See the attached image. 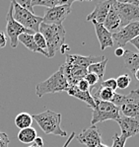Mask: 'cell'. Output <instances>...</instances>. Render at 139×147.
I'll return each instance as SVG.
<instances>
[{"label": "cell", "instance_id": "6da1fadb", "mask_svg": "<svg viewBox=\"0 0 139 147\" xmlns=\"http://www.w3.org/2000/svg\"><path fill=\"white\" fill-rule=\"evenodd\" d=\"M39 32L44 36L46 42V51L48 58L55 55L57 51L65 44L66 32L62 25H50L42 23Z\"/></svg>", "mask_w": 139, "mask_h": 147}, {"label": "cell", "instance_id": "7a4b0ae2", "mask_svg": "<svg viewBox=\"0 0 139 147\" xmlns=\"http://www.w3.org/2000/svg\"><path fill=\"white\" fill-rule=\"evenodd\" d=\"M32 117L37 121V123L46 134L59 135L61 137H65L67 135L65 130L62 129L60 126L61 115L59 113H54L50 110H48L41 114L33 115Z\"/></svg>", "mask_w": 139, "mask_h": 147}, {"label": "cell", "instance_id": "3957f363", "mask_svg": "<svg viewBox=\"0 0 139 147\" xmlns=\"http://www.w3.org/2000/svg\"><path fill=\"white\" fill-rule=\"evenodd\" d=\"M69 85L67 83L65 77L63 74L62 66L57 70L55 73H53L50 77H48L46 80L42 81L36 86V94L39 98H42V96L46 94H53L57 92H66Z\"/></svg>", "mask_w": 139, "mask_h": 147}, {"label": "cell", "instance_id": "277c9868", "mask_svg": "<svg viewBox=\"0 0 139 147\" xmlns=\"http://www.w3.org/2000/svg\"><path fill=\"white\" fill-rule=\"evenodd\" d=\"M95 101V108L92 110L91 124L96 125L99 123L106 121H118L120 117V108L111 102H104L100 100Z\"/></svg>", "mask_w": 139, "mask_h": 147}, {"label": "cell", "instance_id": "5b68a950", "mask_svg": "<svg viewBox=\"0 0 139 147\" xmlns=\"http://www.w3.org/2000/svg\"><path fill=\"white\" fill-rule=\"evenodd\" d=\"M13 4V18L16 22L24 28L33 31L34 33H38L40 29V25L42 23V17L35 15L34 13L29 12L28 10L22 8L16 2V0L12 1Z\"/></svg>", "mask_w": 139, "mask_h": 147}, {"label": "cell", "instance_id": "8992f818", "mask_svg": "<svg viewBox=\"0 0 139 147\" xmlns=\"http://www.w3.org/2000/svg\"><path fill=\"white\" fill-rule=\"evenodd\" d=\"M113 5L120 16L122 28L133 22H139V8L128 3L127 0H113Z\"/></svg>", "mask_w": 139, "mask_h": 147}, {"label": "cell", "instance_id": "52a82bcc", "mask_svg": "<svg viewBox=\"0 0 139 147\" xmlns=\"http://www.w3.org/2000/svg\"><path fill=\"white\" fill-rule=\"evenodd\" d=\"M6 18H7V24H6V32H7V36L10 39V46L13 49H16L18 46V38H19L20 35L22 34H31V35H34V32L30 31L28 29L24 28L22 25H20L18 22H16L13 18V4L11 2L10 7H9V10L7 12V15H6Z\"/></svg>", "mask_w": 139, "mask_h": 147}, {"label": "cell", "instance_id": "ba28073f", "mask_svg": "<svg viewBox=\"0 0 139 147\" xmlns=\"http://www.w3.org/2000/svg\"><path fill=\"white\" fill-rule=\"evenodd\" d=\"M120 111L123 117L139 119V90H132L129 94L124 95Z\"/></svg>", "mask_w": 139, "mask_h": 147}, {"label": "cell", "instance_id": "9c48e42d", "mask_svg": "<svg viewBox=\"0 0 139 147\" xmlns=\"http://www.w3.org/2000/svg\"><path fill=\"white\" fill-rule=\"evenodd\" d=\"M71 5L72 4H65V5L46 9L44 16L42 17V23L50 25H62L67 16L71 13Z\"/></svg>", "mask_w": 139, "mask_h": 147}, {"label": "cell", "instance_id": "30bf717a", "mask_svg": "<svg viewBox=\"0 0 139 147\" xmlns=\"http://www.w3.org/2000/svg\"><path fill=\"white\" fill-rule=\"evenodd\" d=\"M139 36V22H133L126 26L122 27L118 33L113 34V42H115L118 47L124 49L127 42L135 39Z\"/></svg>", "mask_w": 139, "mask_h": 147}, {"label": "cell", "instance_id": "8fae6325", "mask_svg": "<svg viewBox=\"0 0 139 147\" xmlns=\"http://www.w3.org/2000/svg\"><path fill=\"white\" fill-rule=\"evenodd\" d=\"M76 138L87 147H97L102 144V134L96 125H91L86 129H83Z\"/></svg>", "mask_w": 139, "mask_h": 147}, {"label": "cell", "instance_id": "7c38bea8", "mask_svg": "<svg viewBox=\"0 0 139 147\" xmlns=\"http://www.w3.org/2000/svg\"><path fill=\"white\" fill-rule=\"evenodd\" d=\"M62 66L63 69V74L65 77L67 83L69 86H76L78 82L81 79H84L85 76L88 73L87 68L81 66H77V65L69 64V63H64Z\"/></svg>", "mask_w": 139, "mask_h": 147}, {"label": "cell", "instance_id": "4fadbf2b", "mask_svg": "<svg viewBox=\"0 0 139 147\" xmlns=\"http://www.w3.org/2000/svg\"><path fill=\"white\" fill-rule=\"evenodd\" d=\"M116 123L120 127V131H122L120 135L126 139L139 133V119L120 116Z\"/></svg>", "mask_w": 139, "mask_h": 147}, {"label": "cell", "instance_id": "5bb4252c", "mask_svg": "<svg viewBox=\"0 0 139 147\" xmlns=\"http://www.w3.org/2000/svg\"><path fill=\"white\" fill-rule=\"evenodd\" d=\"M104 55H80V54H66V63L73 65H77V66H81L84 68H88L93 63H97L102 61L105 59Z\"/></svg>", "mask_w": 139, "mask_h": 147}, {"label": "cell", "instance_id": "9a60e30c", "mask_svg": "<svg viewBox=\"0 0 139 147\" xmlns=\"http://www.w3.org/2000/svg\"><path fill=\"white\" fill-rule=\"evenodd\" d=\"M111 2H113V0L98 2L93 12L87 16V21H95L99 24H104L107 13H109V7L111 5Z\"/></svg>", "mask_w": 139, "mask_h": 147}, {"label": "cell", "instance_id": "2e32d148", "mask_svg": "<svg viewBox=\"0 0 139 147\" xmlns=\"http://www.w3.org/2000/svg\"><path fill=\"white\" fill-rule=\"evenodd\" d=\"M92 23L95 27V32L100 42L101 51H105L107 47H113L115 45L113 40V34L109 33L102 24H99L95 21H92Z\"/></svg>", "mask_w": 139, "mask_h": 147}, {"label": "cell", "instance_id": "e0dca14e", "mask_svg": "<svg viewBox=\"0 0 139 147\" xmlns=\"http://www.w3.org/2000/svg\"><path fill=\"white\" fill-rule=\"evenodd\" d=\"M103 26L111 34L118 33V32L122 29V23H120V16H118V12H116V10L115 8V5H113V2H111V7H109V13H107L106 20H105Z\"/></svg>", "mask_w": 139, "mask_h": 147}, {"label": "cell", "instance_id": "ac0fdd59", "mask_svg": "<svg viewBox=\"0 0 139 147\" xmlns=\"http://www.w3.org/2000/svg\"><path fill=\"white\" fill-rule=\"evenodd\" d=\"M122 57L124 62V68L128 70L130 75L133 76L134 72L139 69V53H135L129 49H125Z\"/></svg>", "mask_w": 139, "mask_h": 147}, {"label": "cell", "instance_id": "d6986e66", "mask_svg": "<svg viewBox=\"0 0 139 147\" xmlns=\"http://www.w3.org/2000/svg\"><path fill=\"white\" fill-rule=\"evenodd\" d=\"M66 92L69 96L75 97V98L79 99V100L83 101L84 103H86L87 106L90 107L92 110L95 108V101H94L93 97L91 96L90 91L82 92L80 90H78V88L76 86H69L68 89L66 90Z\"/></svg>", "mask_w": 139, "mask_h": 147}, {"label": "cell", "instance_id": "ffe728a7", "mask_svg": "<svg viewBox=\"0 0 139 147\" xmlns=\"http://www.w3.org/2000/svg\"><path fill=\"white\" fill-rule=\"evenodd\" d=\"M33 36L34 35H31V34H22V35L19 36L18 40H19L20 42H22V44H23L24 46L29 49V51H33V53H42V54H44V56L48 57V53H46V51H42V49L38 47V46L36 45V42H35V40H34Z\"/></svg>", "mask_w": 139, "mask_h": 147}, {"label": "cell", "instance_id": "44dd1931", "mask_svg": "<svg viewBox=\"0 0 139 147\" xmlns=\"http://www.w3.org/2000/svg\"><path fill=\"white\" fill-rule=\"evenodd\" d=\"M37 130L34 127H28V128H24L21 129L18 133V139L21 142L26 144H31L34 143L35 139L37 138Z\"/></svg>", "mask_w": 139, "mask_h": 147}, {"label": "cell", "instance_id": "7402d4cb", "mask_svg": "<svg viewBox=\"0 0 139 147\" xmlns=\"http://www.w3.org/2000/svg\"><path fill=\"white\" fill-rule=\"evenodd\" d=\"M73 0H32L33 6H44L46 8H53L56 6L65 5V4H72Z\"/></svg>", "mask_w": 139, "mask_h": 147}, {"label": "cell", "instance_id": "603a6c76", "mask_svg": "<svg viewBox=\"0 0 139 147\" xmlns=\"http://www.w3.org/2000/svg\"><path fill=\"white\" fill-rule=\"evenodd\" d=\"M107 61H109V59L105 58V59H103L102 61H100V62L93 63L90 66H88L87 70H88L89 73L95 74V75L98 76L100 80H102L105 75V72H106V66H107Z\"/></svg>", "mask_w": 139, "mask_h": 147}, {"label": "cell", "instance_id": "cb8c5ba5", "mask_svg": "<svg viewBox=\"0 0 139 147\" xmlns=\"http://www.w3.org/2000/svg\"><path fill=\"white\" fill-rule=\"evenodd\" d=\"M33 121L34 119L30 114H28V113H21V114L17 115V117H15V124L21 130L24 129V128L31 127Z\"/></svg>", "mask_w": 139, "mask_h": 147}, {"label": "cell", "instance_id": "d4e9b609", "mask_svg": "<svg viewBox=\"0 0 139 147\" xmlns=\"http://www.w3.org/2000/svg\"><path fill=\"white\" fill-rule=\"evenodd\" d=\"M116 81V86L120 89H126L131 83V77L128 74H122V75L118 76L115 79Z\"/></svg>", "mask_w": 139, "mask_h": 147}, {"label": "cell", "instance_id": "484cf974", "mask_svg": "<svg viewBox=\"0 0 139 147\" xmlns=\"http://www.w3.org/2000/svg\"><path fill=\"white\" fill-rule=\"evenodd\" d=\"M33 37H34V40H35V42L38 46V47L42 49V51H46V40H44V36H42L40 32H38V33L34 34ZM46 53H48V51H46Z\"/></svg>", "mask_w": 139, "mask_h": 147}, {"label": "cell", "instance_id": "4316f807", "mask_svg": "<svg viewBox=\"0 0 139 147\" xmlns=\"http://www.w3.org/2000/svg\"><path fill=\"white\" fill-rule=\"evenodd\" d=\"M99 84H100L101 87L107 88V89H111L115 92V90L118 89L115 78H109V79H107V80H102Z\"/></svg>", "mask_w": 139, "mask_h": 147}, {"label": "cell", "instance_id": "83f0119b", "mask_svg": "<svg viewBox=\"0 0 139 147\" xmlns=\"http://www.w3.org/2000/svg\"><path fill=\"white\" fill-rule=\"evenodd\" d=\"M126 140L127 139L125 137L118 134V133H115L113 137V147H124Z\"/></svg>", "mask_w": 139, "mask_h": 147}, {"label": "cell", "instance_id": "f1b7e54d", "mask_svg": "<svg viewBox=\"0 0 139 147\" xmlns=\"http://www.w3.org/2000/svg\"><path fill=\"white\" fill-rule=\"evenodd\" d=\"M85 80L87 81V83L89 84V86H90V88L92 87H94L95 85H97L100 81H102V80H100L99 79V77L97 75H95V74H93V73H87V75L85 76Z\"/></svg>", "mask_w": 139, "mask_h": 147}, {"label": "cell", "instance_id": "f546056e", "mask_svg": "<svg viewBox=\"0 0 139 147\" xmlns=\"http://www.w3.org/2000/svg\"><path fill=\"white\" fill-rule=\"evenodd\" d=\"M16 2L22 8L26 9V10H28L31 13H34V6L32 3V0H21V1L17 0Z\"/></svg>", "mask_w": 139, "mask_h": 147}, {"label": "cell", "instance_id": "4dcf8cb0", "mask_svg": "<svg viewBox=\"0 0 139 147\" xmlns=\"http://www.w3.org/2000/svg\"><path fill=\"white\" fill-rule=\"evenodd\" d=\"M76 87L78 88V90H80V91H82V92L90 91V86H89V84L87 83V81L85 80V79H81V80L76 84Z\"/></svg>", "mask_w": 139, "mask_h": 147}, {"label": "cell", "instance_id": "1f68e13d", "mask_svg": "<svg viewBox=\"0 0 139 147\" xmlns=\"http://www.w3.org/2000/svg\"><path fill=\"white\" fill-rule=\"evenodd\" d=\"M9 137L5 132L0 131V147H8L9 145Z\"/></svg>", "mask_w": 139, "mask_h": 147}, {"label": "cell", "instance_id": "d6a6232c", "mask_svg": "<svg viewBox=\"0 0 139 147\" xmlns=\"http://www.w3.org/2000/svg\"><path fill=\"white\" fill-rule=\"evenodd\" d=\"M6 42H7V39H6V35L3 32H0V49L6 46Z\"/></svg>", "mask_w": 139, "mask_h": 147}, {"label": "cell", "instance_id": "836d02e7", "mask_svg": "<svg viewBox=\"0 0 139 147\" xmlns=\"http://www.w3.org/2000/svg\"><path fill=\"white\" fill-rule=\"evenodd\" d=\"M34 143H35V145L37 147H42V146H44V140H42V137L37 136V138L35 139Z\"/></svg>", "mask_w": 139, "mask_h": 147}, {"label": "cell", "instance_id": "e575fe53", "mask_svg": "<svg viewBox=\"0 0 139 147\" xmlns=\"http://www.w3.org/2000/svg\"><path fill=\"white\" fill-rule=\"evenodd\" d=\"M124 49H122V47H118V49L115 51V54L118 57H120V56H123V54H124Z\"/></svg>", "mask_w": 139, "mask_h": 147}, {"label": "cell", "instance_id": "d590c367", "mask_svg": "<svg viewBox=\"0 0 139 147\" xmlns=\"http://www.w3.org/2000/svg\"><path fill=\"white\" fill-rule=\"evenodd\" d=\"M74 137H75V132L73 131V132L70 134V136L68 137V139H67V141L65 142V143H64V145L62 146V147H68V145H69V144H70V142L72 141Z\"/></svg>", "mask_w": 139, "mask_h": 147}, {"label": "cell", "instance_id": "8d00e7d4", "mask_svg": "<svg viewBox=\"0 0 139 147\" xmlns=\"http://www.w3.org/2000/svg\"><path fill=\"white\" fill-rule=\"evenodd\" d=\"M129 42L133 45V46L135 47L136 49H138V51H139V36H138V37H136L135 39H133L132 40H130V42Z\"/></svg>", "mask_w": 139, "mask_h": 147}, {"label": "cell", "instance_id": "74e56055", "mask_svg": "<svg viewBox=\"0 0 139 147\" xmlns=\"http://www.w3.org/2000/svg\"><path fill=\"white\" fill-rule=\"evenodd\" d=\"M69 49H70V47H68V45H66V44H64L63 46H62L61 47H60V53H65L67 51H69Z\"/></svg>", "mask_w": 139, "mask_h": 147}, {"label": "cell", "instance_id": "f35d334b", "mask_svg": "<svg viewBox=\"0 0 139 147\" xmlns=\"http://www.w3.org/2000/svg\"><path fill=\"white\" fill-rule=\"evenodd\" d=\"M127 2H128V3H130V4H132V5H134V6H136V7H138V8H139V0H134V1H131V0H127Z\"/></svg>", "mask_w": 139, "mask_h": 147}, {"label": "cell", "instance_id": "ab89813d", "mask_svg": "<svg viewBox=\"0 0 139 147\" xmlns=\"http://www.w3.org/2000/svg\"><path fill=\"white\" fill-rule=\"evenodd\" d=\"M133 77L135 78L137 81H139V69H137L135 72H134V75H133Z\"/></svg>", "mask_w": 139, "mask_h": 147}, {"label": "cell", "instance_id": "60d3db41", "mask_svg": "<svg viewBox=\"0 0 139 147\" xmlns=\"http://www.w3.org/2000/svg\"><path fill=\"white\" fill-rule=\"evenodd\" d=\"M97 147H109V146H107V145H105V144H100V145H98Z\"/></svg>", "mask_w": 139, "mask_h": 147}, {"label": "cell", "instance_id": "b9f144b4", "mask_svg": "<svg viewBox=\"0 0 139 147\" xmlns=\"http://www.w3.org/2000/svg\"><path fill=\"white\" fill-rule=\"evenodd\" d=\"M29 147H37V146H36L35 144H33V145H30V146H29Z\"/></svg>", "mask_w": 139, "mask_h": 147}]
</instances>
